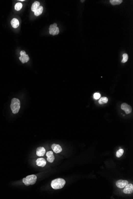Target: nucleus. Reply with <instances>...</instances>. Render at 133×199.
<instances>
[{
  "instance_id": "nucleus-1",
  "label": "nucleus",
  "mask_w": 133,
  "mask_h": 199,
  "mask_svg": "<svg viewBox=\"0 0 133 199\" xmlns=\"http://www.w3.org/2000/svg\"><path fill=\"white\" fill-rule=\"evenodd\" d=\"M65 181L64 179L61 178H58L53 180L51 181V187L54 189H58L63 188L65 184Z\"/></svg>"
},
{
  "instance_id": "nucleus-2",
  "label": "nucleus",
  "mask_w": 133,
  "mask_h": 199,
  "mask_svg": "<svg viewBox=\"0 0 133 199\" xmlns=\"http://www.w3.org/2000/svg\"><path fill=\"white\" fill-rule=\"evenodd\" d=\"M20 108V100L17 98H14L12 99L11 105V109L14 114H17L19 111Z\"/></svg>"
},
{
  "instance_id": "nucleus-3",
  "label": "nucleus",
  "mask_w": 133,
  "mask_h": 199,
  "mask_svg": "<svg viewBox=\"0 0 133 199\" xmlns=\"http://www.w3.org/2000/svg\"><path fill=\"white\" fill-rule=\"evenodd\" d=\"M37 180V177L35 175H31L27 176L26 178H24L23 182L25 185L28 186L30 185H34L35 184Z\"/></svg>"
},
{
  "instance_id": "nucleus-4",
  "label": "nucleus",
  "mask_w": 133,
  "mask_h": 199,
  "mask_svg": "<svg viewBox=\"0 0 133 199\" xmlns=\"http://www.w3.org/2000/svg\"><path fill=\"white\" fill-rule=\"evenodd\" d=\"M49 32L51 35H58L60 32L59 28L57 27V24L56 23H53V24L50 25L49 28Z\"/></svg>"
},
{
  "instance_id": "nucleus-5",
  "label": "nucleus",
  "mask_w": 133,
  "mask_h": 199,
  "mask_svg": "<svg viewBox=\"0 0 133 199\" xmlns=\"http://www.w3.org/2000/svg\"><path fill=\"white\" fill-rule=\"evenodd\" d=\"M20 56L19 58V60L21 61L22 63H24L27 62L30 60L28 55L26 54V52L24 51H22L20 52Z\"/></svg>"
},
{
  "instance_id": "nucleus-6",
  "label": "nucleus",
  "mask_w": 133,
  "mask_h": 199,
  "mask_svg": "<svg viewBox=\"0 0 133 199\" xmlns=\"http://www.w3.org/2000/svg\"><path fill=\"white\" fill-rule=\"evenodd\" d=\"M121 108V109L125 111L126 114H130L132 111L131 106L126 103H123L122 104Z\"/></svg>"
},
{
  "instance_id": "nucleus-7",
  "label": "nucleus",
  "mask_w": 133,
  "mask_h": 199,
  "mask_svg": "<svg viewBox=\"0 0 133 199\" xmlns=\"http://www.w3.org/2000/svg\"><path fill=\"white\" fill-rule=\"evenodd\" d=\"M128 183L129 182L126 180H120L116 182V185L118 188L123 189L128 184Z\"/></svg>"
},
{
  "instance_id": "nucleus-8",
  "label": "nucleus",
  "mask_w": 133,
  "mask_h": 199,
  "mask_svg": "<svg viewBox=\"0 0 133 199\" xmlns=\"http://www.w3.org/2000/svg\"><path fill=\"white\" fill-rule=\"evenodd\" d=\"M123 193L126 194H132L133 192V185L132 184H128L125 187Z\"/></svg>"
},
{
  "instance_id": "nucleus-9",
  "label": "nucleus",
  "mask_w": 133,
  "mask_h": 199,
  "mask_svg": "<svg viewBox=\"0 0 133 199\" xmlns=\"http://www.w3.org/2000/svg\"><path fill=\"white\" fill-rule=\"evenodd\" d=\"M47 157V160L49 163H53L55 159V157L53 155V152L52 151H49L46 153Z\"/></svg>"
},
{
  "instance_id": "nucleus-10",
  "label": "nucleus",
  "mask_w": 133,
  "mask_h": 199,
  "mask_svg": "<svg viewBox=\"0 0 133 199\" xmlns=\"http://www.w3.org/2000/svg\"><path fill=\"white\" fill-rule=\"evenodd\" d=\"M51 148L53 150V151L56 153H60L62 151L61 147L60 146L59 144H53L51 146Z\"/></svg>"
},
{
  "instance_id": "nucleus-11",
  "label": "nucleus",
  "mask_w": 133,
  "mask_h": 199,
  "mask_svg": "<svg viewBox=\"0 0 133 199\" xmlns=\"http://www.w3.org/2000/svg\"><path fill=\"white\" fill-rule=\"evenodd\" d=\"M46 153V149L44 147H39L36 150V154L38 156L42 157L44 156Z\"/></svg>"
},
{
  "instance_id": "nucleus-12",
  "label": "nucleus",
  "mask_w": 133,
  "mask_h": 199,
  "mask_svg": "<svg viewBox=\"0 0 133 199\" xmlns=\"http://www.w3.org/2000/svg\"><path fill=\"white\" fill-rule=\"evenodd\" d=\"M36 164L37 166L41 167H44L46 164V160L42 158H40L37 159L36 161Z\"/></svg>"
},
{
  "instance_id": "nucleus-13",
  "label": "nucleus",
  "mask_w": 133,
  "mask_h": 199,
  "mask_svg": "<svg viewBox=\"0 0 133 199\" xmlns=\"http://www.w3.org/2000/svg\"><path fill=\"white\" fill-rule=\"evenodd\" d=\"M11 24L13 28H16L19 26V21L16 18H14L11 20Z\"/></svg>"
},
{
  "instance_id": "nucleus-14",
  "label": "nucleus",
  "mask_w": 133,
  "mask_h": 199,
  "mask_svg": "<svg viewBox=\"0 0 133 199\" xmlns=\"http://www.w3.org/2000/svg\"><path fill=\"white\" fill-rule=\"evenodd\" d=\"M40 6V3L38 1H35L33 3L31 7V10L32 12H34L36 9Z\"/></svg>"
},
{
  "instance_id": "nucleus-15",
  "label": "nucleus",
  "mask_w": 133,
  "mask_h": 199,
  "mask_svg": "<svg viewBox=\"0 0 133 199\" xmlns=\"http://www.w3.org/2000/svg\"><path fill=\"white\" fill-rule=\"evenodd\" d=\"M43 11V7L39 6L34 12V15H35L36 16H39L42 13Z\"/></svg>"
},
{
  "instance_id": "nucleus-16",
  "label": "nucleus",
  "mask_w": 133,
  "mask_h": 199,
  "mask_svg": "<svg viewBox=\"0 0 133 199\" xmlns=\"http://www.w3.org/2000/svg\"><path fill=\"white\" fill-rule=\"evenodd\" d=\"M108 101V99L107 97H103L100 98V100H99L98 102L100 104L102 105L107 103Z\"/></svg>"
},
{
  "instance_id": "nucleus-17",
  "label": "nucleus",
  "mask_w": 133,
  "mask_h": 199,
  "mask_svg": "<svg viewBox=\"0 0 133 199\" xmlns=\"http://www.w3.org/2000/svg\"><path fill=\"white\" fill-rule=\"evenodd\" d=\"M23 4L20 2H17V3L15 5L14 9L16 11L20 10L23 8Z\"/></svg>"
},
{
  "instance_id": "nucleus-18",
  "label": "nucleus",
  "mask_w": 133,
  "mask_h": 199,
  "mask_svg": "<svg viewBox=\"0 0 133 199\" xmlns=\"http://www.w3.org/2000/svg\"><path fill=\"white\" fill-rule=\"evenodd\" d=\"M110 2L113 5L119 4L122 2V0H110Z\"/></svg>"
},
{
  "instance_id": "nucleus-19",
  "label": "nucleus",
  "mask_w": 133,
  "mask_h": 199,
  "mask_svg": "<svg viewBox=\"0 0 133 199\" xmlns=\"http://www.w3.org/2000/svg\"><path fill=\"white\" fill-rule=\"evenodd\" d=\"M124 153V150L123 149H120L118 151H117L116 153V156L117 157H120L121 156H122Z\"/></svg>"
},
{
  "instance_id": "nucleus-20",
  "label": "nucleus",
  "mask_w": 133,
  "mask_h": 199,
  "mask_svg": "<svg viewBox=\"0 0 133 199\" xmlns=\"http://www.w3.org/2000/svg\"><path fill=\"white\" fill-rule=\"evenodd\" d=\"M123 59L121 61V62L122 63H126L128 61V55L126 53L123 54Z\"/></svg>"
},
{
  "instance_id": "nucleus-21",
  "label": "nucleus",
  "mask_w": 133,
  "mask_h": 199,
  "mask_svg": "<svg viewBox=\"0 0 133 199\" xmlns=\"http://www.w3.org/2000/svg\"><path fill=\"white\" fill-rule=\"evenodd\" d=\"M100 94L99 93H96L94 94V98L95 99H99L100 98Z\"/></svg>"
},
{
  "instance_id": "nucleus-22",
  "label": "nucleus",
  "mask_w": 133,
  "mask_h": 199,
  "mask_svg": "<svg viewBox=\"0 0 133 199\" xmlns=\"http://www.w3.org/2000/svg\"><path fill=\"white\" fill-rule=\"evenodd\" d=\"M20 1H24V0H20Z\"/></svg>"
}]
</instances>
